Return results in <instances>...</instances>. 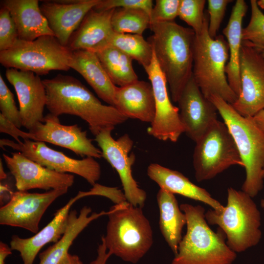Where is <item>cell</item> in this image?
<instances>
[{"instance_id": "obj_47", "label": "cell", "mask_w": 264, "mask_h": 264, "mask_svg": "<svg viewBox=\"0 0 264 264\" xmlns=\"http://www.w3.org/2000/svg\"><path fill=\"white\" fill-rule=\"evenodd\" d=\"M261 206L264 210V198L261 200Z\"/></svg>"}, {"instance_id": "obj_36", "label": "cell", "mask_w": 264, "mask_h": 264, "mask_svg": "<svg viewBox=\"0 0 264 264\" xmlns=\"http://www.w3.org/2000/svg\"><path fill=\"white\" fill-rule=\"evenodd\" d=\"M180 4V0H156L150 14V24L175 21Z\"/></svg>"}, {"instance_id": "obj_46", "label": "cell", "mask_w": 264, "mask_h": 264, "mask_svg": "<svg viewBox=\"0 0 264 264\" xmlns=\"http://www.w3.org/2000/svg\"><path fill=\"white\" fill-rule=\"evenodd\" d=\"M257 3L260 8L264 9V0H257Z\"/></svg>"}, {"instance_id": "obj_15", "label": "cell", "mask_w": 264, "mask_h": 264, "mask_svg": "<svg viewBox=\"0 0 264 264\" xmlns=\"http://www.w3.org/2000/svg\"><path fill=\"white\" fill-rule=\"evenodd\" d=\"M3 159L15 180L19 191L39 189L46 191L67 189L72 186L74 176L50 170L31 160L21 153H11V156L3 154Z\"/></svg>"}, {"instance_id": "obj_27", "label": "cell", "mask_w": 264, "mask_h": 264, "mask_svg": "<svg viewBox=\"0 0 264 264\" xmlns=\"http://www.w3.org/2000/svg\"><path fill=\"white\" fill-rule=\"evenodd\" d=\"M90 207L85 206L78 215L76 210L70 211L66 230L62 237L53 245L39 254V264H59L68 253L73 242L80 233L92 221L108 212L91 213Z\"/></svg>"}, {"instance_id": "obj_29", "label": "cell", "mask_w": 264, "mask_h": 264, "mask_svg": "<svg viewBox=\"0 0 264 264\" xmlns=\"http://www.w3.org/2000/svg\"><path fill=\"white\" fill-rule=\"evenodd\" d=\"M94 52L115 86L124 87L138 80L133 59L119 49L107 45Z\"/></svg>"}, {"instance_id": "obj_30", "label": "cell", "mask_w": 264, "mask_h": 264, "mask_svg": "<svg viewBox=\"0 0 264 264\" xmlns=\"http://www.w3.org/2000/svg\"><path fill=\"white\" fill-rule=\"evenodd\" d=\"M108 45L119 49L135 60L144 68L150 65L153 59V47L142 35L114 32L110 38Z\"/></svg>"}, {"instance_id": "obj_19", "label": "cell", "mask_w": 264, "mask_h": 264, "mask_svg": "<svg viewBox=\"0 0 264 264\" xmlns=\"http://www.w3.org/2000/svg\"><path fill=\"white\" fill-rule=\"evenodd\" d=\"M100 0H64L44 1L40 5L55 37L67 46L72 34L87 14Z\"/></svg>"}, {"instance_id": "obj_1", "label": "cell", "mask_w": 264, "mask_h": 264, "mask_svg": "<svg viewBox=\"0 0 264 264\" xmlns=\"http://www.w3.org/2000/svg\"><path fill=\"white\" fill-rule=\"evenodd\" d=\"M43 82L47 96L46 108L49 113L57 117L69 114L80 117L88 123L95 136L106 129H114L128 119L115 107L103 104L72 76L58 74Z\"/></svg>"}, {"instance_id": "obj_37", "label": "cell", "mask_w": 264, "mask_h": 264, "mask_svg": "<svg viewBox=\"0 0 264 264\" xmlns=\"http://www.w3.org/2000/svg\"><path fill=\"white\" fill-rule=\"evenodd\" d=\"M232 1L230 0H207L208 32L212 38L214 39L217 37V33L223 19L227 6Z\"/></svg>"}, {"instance_id": "obj_42", "label": "cell", "mask_w": 264, "mask_h": 264, "mask_svg": "<svg viewBox=\"0 0 264 264\" xmlns=\"http://www.w3.org/2000/svg\"><path fill=\"white\" fill-rule=\"evenodd\" d=\"M12 250L7 244L0 242V264H5V261L8 256L12 254Z\"/></svg>"}, {"instance_id": "obj_48", "label": "cell", "mask_w": 264, "mask_h": 264, "mask_svg": "<svg viewBox=\"0 0 264 264\" xmlns=\"http://www.w3.org/2000/svg\"><path fill=\"white\" fill-rule=\"evenodd\" d=\"M262 177L264 179V170L263 171V173H262Z\"/></svg>"}, {"instance_id": "obj_23", "label": "cell", "mask_w": 264, "mask_h": 264, "mask_svg": "<svg viewBox=\"0 0 264 264\" xmlns=\"http://www.w3.org/2000/svg\"><path fill=\"white\" fill-rule=\"evenodd\" d=\"M147 173L160 189L202 202L219 212L224 209V206L213 198L207 191L192 182L179 172L157 163H152L148 167Z\"/></svg>"}, {"instance_id": "obj_22", "label": "cell", "mask_w": 264, "mask_h": 264, "mask_svg": "<svg viewBox=\"0 0 264 264\" xmlns=\"http://www.w3.org/2000/svg\"><path fill=\"white\" fill-rule=\"evenodd\" d=\"M114 107L128 118L151 124L155 115V105L151 83L137 80L124 87L117 86Z\"/></svg>"}, {"instance_id": "obj_45", "label": "cell", "mask_w": 264, "mask_h": 264, "mask_svg": "<svg viewBox=\"0 0 264 264\" xmlns=\"http://www.w3.org/2000/svg\"><path fill=\"white\" fill-rule=\"evenodd\" d=\"M6 174L4 172L3 164L1 161V159H0V180L4 179L6 178Z\"/></svg>"}, {"instance_id": "obj_14", "label": "cell", "mask_w": 264, "mask_h": 264, "mask_svg": "<svg viewBox=\"0 0 264 264\" xmlns=\"http://www.w3.org/2000/svg\"><path fill=\"white\" fill-rule=\"evenodd\" d=\"M144 69L152 87L155 105V117L147 132L158 140L176 142L185 132L184 128L180 118L178 108L171 101L166 78L154 52L151 64Z\"/></svg>"}, {"instance_id": "obj_7", "label": "cell", "mask_w": 264, "mask_h": 264, "mask_svg": "<svg viewBox=\"0 0 264 264\" xmlns=\"http://www.w3.org/2000/svg\"><path fill=\"white\" fill-rule=\"evenodd\" d=\"M205 217L208 224L219 226L227 245L235 253L256 245L261 239L260 212L252 198L242 190L228 188L224 210L219 212L209 209Z\"/></svg>"}, {"instance_id": "obj_12", "label": "cell", "mask_w": 264, "mask_h": 264, "mask_svg": "<svg viewBox=\"0 0 264 264\" xmlns=\"http://www.w3.org/2000/svg\"><path fill=\"white\" fill-rule=\"evenodd\" d=\"M241 93L232 105L241 115L253 117L264 109V57L242 41L240 58Z\"/></svg>"}, {"instance_id": "obj_10", "label": "cell", "mask_w": 264, "mask_h": 264, "mask_svg": "<svg viewBox=\"0 0 264 264\" xmlns=\"http://www.w3.org/2000/svg\"><path fill=\"white\" fill-rule=\"evenodd\" d=\"M1 148L8 147L50 170L61 173L77 175L91 186L97 183L101 174L99 163L91 157L82 159L69 157L63 153L51 149L44 142L24 139L20 143L8 139H1Z\"/></svg>"}, {"instance_id": "obj_33", "label": "cell", "mask_w": 264, "mask_h": 264, "mask_svg": "<svg viewBox=\"0 0 264 264\" xmlns=\"http://www.w3.org/2000/svg\"><path fill=\"white\" fill-rule=\"evenodd\" d=\"M206 3L205 0H180L178 17L191 27L196 34L200 33L203 28Z\"/></svg>"}, {"instance_id": "obj_6", "label": "cell", "mask_w": 264, "mask_h": 264, "mask_svg": "<svg viewBox=\"0 0 264 264\" xmlns=\"http://www.w3.org/2000/svg\"><path fill=\"white\" fill-rule=\"evenodd\" d=\"M208 22L206 13L202 31L195 34L192 76L206 98L217 95L232 105L238 96L230 87L225 73L229 56L228 43L221 35L214 39L210 36Z\"/></svg>"}, {"instance_id": "obj_31", "label": "cell", "mask_w": 264, "mask_h": 264, "mask_svg": "<svg viewBox=\"0 0 264 264\" xmlns=\"http://www.w3.org/2000/svg\"><path fill=\"white\" fill-rule=\"evenodd\" d=\"M111 23L115 33L143 35L145 30L150 28V17L142 9L116 8Z\"/></svg>"}, {"instance_id": "obj_5", "label": "cell", "mask_w": 264, "mask_h": 264, "mask_svg": "<svg viewBox=\"0 0 264 264\" xmlns=\"http://www.w3.org/2000/svg\"><path fill=\"white\" fill-rule=\"evenodd\" d=\"M209 99L227 127L243 163L245 178L242 190L253 198L264 187V132L252 117L241 115L221 97L212 95Z\"/></svg>"}, {"instance_id": "obj_35", "label": "cell", "mask_w": 264, "mask_h": 264, "mask_svg": "<svg viewBox=\"0 0 264 264\" xmlns=\"http://www.w3.org/2000/svg\"><path fill=\"white\" fill-rule=\"evenodd\" d=\"M19 39L17 28L8 10L0 9V52L11 47Z\"/></svg>"}, {"instance_id": "obj_25", "label": "cell", "mask_w": 264, "mask_h": 264, "mask_svg": "<svg viewBox=\"0 0 264 264\" xmlns=\"http://www.w3.org/2000/svg\"><path fill=\"white\" fill-rule=\"evenodd\" d=\"M69 66L83 76L100 98L114 107L117 86L111 81L95 52L72 51Z\"/></svg>"}, {"instance_id": "obj_4", "label": "cell", "mask_w": 264, "mask_h": 264, "mask_svg": "<svg viewBox=\"0 0 264 264\" xmlns=\"http://www.w3.org/2000/svg\"><path fill=\"white\" fill-rule=\"evenodd\" d=\"M179 206L186 217L187 231L171 264H232L236 253L227 245L220 228L216 233L209 226L204 208L188 203Z\"/></svg>"}, {"instance_id": "obj_2", "label": "cell", "mask_w": 264, "mask_h": 264, "mask_svg": "<svg viewBox=\"0 0 264 264\" xmlns=\"http://www.w3.org/2000/svg\"><path fill=\"white\" fill-rule=\"evenodd\" d=\"M150 28L153 34L148 41L165 76L172 99L177 102L192 76L195 33L175 21L151 23Z\"/></svg>"}, {"instance_id": "obj_28", "label": "cell", "mask_w": 264, "mask_h": 264, "mask_svg": "<svg viewBox=\"0 0 264 264\" xmlns=\"http://www.w3.org/2000/svg\"><path fill=\"white\" fill-rule=\"evenodd\" d=\"M156 198L159 211V229L175 255L182 238L183 228L186 225V217L174 194L160 189Z\"/></svg>"}, {"instance_id": "obj_3", "label": "cell", "mask_w": 264, "mask_h": 264, "mask_svg": "<svg viewBox=\"0 0 264 264\" xmlns=\"http://www.w3.org/2000/svg\"><path fill=\"white\" fill-rule=\"evenodd\" d=\"M108 212L106 234L102 238L108 252L126 262L137 263L153 243L150 221L142 208L127 200L115 204Z\"/></svg>"}, {"instance_id": "obj_8", "label": "cell", "mask_w": 264, "mask_h": 264, "mask_svg": "<svg viewBox=\"0 0 264 264\" xmlns=\"http://www.w3.org/2000/svg\"><path fill=\"white\" fill-rule=\"evenodd\" d=\"M71 52L53 36H43L33 41L18 39L11 47L0 52V63L6 68L45 75L51 70L70 69Z\"/></svg>"}, {"instance_id": "obj_9", "label": "cell", "mask_w": 264, "mask_h": 264, "mask_svg": "<svg viewBox=\"0 0 264 264\" xmlns=\"http://www.w3.org/2000/svg\"><path fill=\"white\" fill-rule=\"evenodd\" d=\"M193 164L198 182L211 179L233 165L244 167L235 142L224 122L216 121L196 142Z\"/></svg>"}, {"instance_id": "obj_18", "label": "cell", "mask_w": 264, "mask_h": 264, "mask_svg": "<svg viewBox=\"0 0 264 264\" xmlns=\"http://www.w3.org/2000/svg\"><path fill=\"white\" fill-rule=\"evenodd\" d=\"M179 116L186 135L195 142L218 120V110L206 98L193 76L177 101Z\"/></svg>"}, {"instance_id": "obj_39", "label": "cell", "mask_w": 264, "mask_h": 264, "mask_svg": "<svg viewBox=\"0 0 264 264\" xmlns=\"http://www.w3.org/2000/svg\"><path fill=\"white\" fill-rule=\"evenodd\" d=\"M87 196H101L108 198L115 204L127 200L125 195L116 187H110L96 183L88 191H86Z\"/></svg>"}, {"instance_id": "obj_11", "label": "cell", "mask_w": 264, "mask_h": 264, "mask_svg": "<svg viewBox=\"0 0 264 264\" xmlns=\"http://www.w3.org/2000/svg\"><path fill=\"white\" fill-rule=\"evenodd\" d=\"M112 128L102 131L94 140L102 152L104 157L117 172L124 190L127 201L134 206L144 207L147 194L141 189L132 174V166L135 161V155L132 150L133 142L128 134L117 139L111 135Z\"/></svg>"}, {"instance_id": "obj_17", "label": "cell", "mask_w": 264, "mask_h": 264, "mask_svg": "<svg viewBox=\"0 0 264 264\" xmlns=\"http://www.w3.org/2000/svg\"><path fill=\"white\" fill-rule=\"evenodd\" d=\"M34 141L47 142L70 150L81 157L100 158L101 150L96 147L77 124L65 125L60 123L59 117L49 113L44 116L43 122L39 123L28 131Z\"/></svg>"}, {"instance_id": "obj_24", "label": "cell", "mask_w": 264, "mask_h": 264, "mask_svg": "<svg viewBox=\"0 0 264 264\" xmlns=\"http://www.w3.org/2000/svg\"><path fill=\"white\" fill-rule=\"evenodd\" d=\"M7 8L16 25L19 39L33 41L45 35L54 36L42 13L37 0H5Z\"/></svg>"}, {"instance_id": "obj_38", "label": "cell", "mask_w": 264, "mask_h": 264, "mask_svg": "<svg viewBox=\"0 0 264 264\" xmlns=\"http://www.w3.org/2000/svg\"><path fill=\"white\" fill-rule=\"evenodd\" d=\"M152 0H100L93 8L97 10H106L116 8L139 9L147 12L150 17L153 7Z\"/></svg>"}, {"instance_id": "obj_32", "label": "cell", "mask_w": 264, "mask_h": 264, "mask_svg": "<svg viewBox=\"0 0 264 264\" xmlns=\"http://www.w3.org/2000/svg\"><path fill=\"white\" fill-rule=\"evenodd\" d=\"M251 17L246 27L242 29V41H246L259 50L264 49V13L256 0L250 1Z\"/></svg>"}, {"instance_id": "obj_44", "label": "cell", "mask_w": 264, "mask_h": 264, "mask_svg": "<svg viewBox=\"0 0 264 264\" xmlns=\"http://www.w3.org/2000/svg\"><path fill=\"white\" fill-rule=\"evenodd\" d=\"M252 118L256 125L264 132V109L259 111Z\"/></svg>"}, {"instance_id": "obj_20", "label": "cell", "mask_w": 264, "mask_h": 264, "mask_svg": "<svg viewBox=\"0 0 264 264\" xmlns=\"http://www.w3.org/2000/svg\"><path fill=\"white\" fill-rule=\"evenodd\" d=\"M85 197V192L79 191L56 212L52 220L46 226L32 237H12L10 246L12 250L20 253L23 264H33L37 254L45 245L50 242L55 243L62 237L67 227L71 207L77 200Z\"/></svg>"}, {"instance_id": "obj_21", "label": "cell", "mask_w": 264, "mask_h": 264, "mask_svg": "<svg viewBox=\"0 0 264 264\" xmlns=\"http://www.w3.org/2000/svg\"><path fill=\"white\" fill-rule=\"evenodd\" d=\"M114 10H90L71 35L67 47L71 51L87 50L94 52L107 46L114 32L111 23Z\"/></svg>"}, {"instance_id": "obj_49", "label": "cell", "mask_w": 264, "mask_h": 264, "mask_svg": "<svg viewBox=\"0 0 264 264\" xmlns=\"http://www.w3.org/2000/svg\"><path fill=\"white\" fill-rule=\"evenodd\" d=\"M262 53L263 56L264 57V49L262 50Z\"/></svg>"}, {"instance_id": "obj_43", "label": "cell", "mask_w": 264, "mask_h": 264, "mask_svg": "<svg viewBox=\"0 0 264 264\" xmlns=\"http://www.w3.org/2000/svg\"><path fill=\"white\" fill-rule=\"evenodd\" d=\"M59 264H83L80 258L76 255L68 253Z\"/></svg>"}, {"instance_id": "obj_34", "label": "cell", "mask_w": 264, "mask_h": 264, "mask_svg": "<svg viewBox=\"0 0 264 264\" xmlns=\"http://www.w3.org/2000/svg\"><path fill=\"white\" fill-rule=\"evenodd\" d=\"M0 110L5 118L19 128L22 126L20 110L17 108L13 94L0 75Z\"/></svg>"}, {"instance_id": "obj_40", "label": "cell", "mask_w": 264, "mask_h": 264, "mask_svg": "<svg viewBox=\"0 0 264 264\" xmlns=\"http://www.w3.org/2000/svg\"><path fill=\"white\" fill-rule=\"evenodd\" d=\"M0 132L8 134L11 136L17 142L20 143L21 141L20 137L23 140L30 139L33 140L34 137L29 132L22 131L13 123L5 118L0 113Z\"/></svg>"}, {"instance_id": "obj_16", "label": "cell", "mask_w": 264, "mask_h": 264, "mask_svg": "<svg viewBox=\"0 0 264 264\" xmlns=\"http://www.w3.org/2000/svg\"><path fill=\"white\" fill-rule=\"evenodd\" d=\"M5 76L18 98L22 126L29 131L44 121L47 96L43 80L33 72L13 68H7Z\"/></svg>"}, {"instance_id": "obj_41", "label": "cell", "mask_w": 264, "mask_h": 264, "mask_svg": "<svg viewBox=\"0 0 264 264\" xmlns=\"http://www.w3.org/2000/svg\"><path fill=\"white\" fill-rule=\"evenodd\" d=\"M108 252L103 238H101V243L97 248V255L95 260L89 264H107V262L111 256Z\"/></svg>"}, {"instance_id": "obj_13", "label": "cell", "mask_w": 264, "mask_h": 264, "mask_svg": "<svg viewBox=\"0 0 264 264\" xmlns=\"http://www.w3.org/2000/svg\"><path fill=\"white\" fill-rule=\"evenodd\" d=\"M67 189L51 190L44 193L13 192L10 200L0 208V224L23 228L34 234L49 206Z\"/></svg>"}, {"instance_id": "obj_26", "label": "cell", "mask_w": 264, "mask_h": 264, "mask_svg": "<svg viewBox=\"0 0 264 264\" xmlns=\"http://www.w3.org/2000/svg\"><path fill=\"white\" fill-rule=\"evenodd\" d=\"M248 6L243 0H237L226 27L222 33L225 36L229 48V60L225 67L228 83L238 97L241 93L240 58L242 38V23Z\"/></svg>"}]
</instances>
